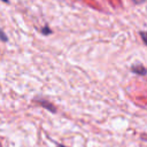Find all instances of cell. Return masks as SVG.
I'll list each match as a JSON object with an SVG mask.
<instances>
[{
    "label": "cell",
    "instance_id": "6da1fadb",
    "mask_svg": "<svg viewBox=\"0 0 147 147\" xmlns=\"http://www.w3.org/2000/svg\"><path fill=\"white\" fill-rule=\"evenodd\" d=\"M131 71L133 72V74H137V75H146L147 74V69L145 68V67H142L141 64H137V65H133L132 68H131Z\"/></svg>",
    "mask_w": 147,
    "mask_h": 147
},
{
    "label": "cell",
    "instance_id": "7a4b0ae2",
    "mask_svg": "<svg viewBox=\"0 0 147 147\" xmlns=\"http://www.w3.org/2000/svg\"><path fill=\"white\" fill-rule=\"evenodd\" d=\"M37 102H38V103H40L41 106L46 107V108H47L48 110H51V111H53V113H55V110H56V109H55V107H54V106H53L52 103H48V102H47L46 100H38Z\"/></svg>",
    "mask_w": 147,
    "mask_h": 147
},
{
    "label": "cell",
    "instance_id": "3957f363",
    "mask_svg": "<svg viewBox=\"0 0 147 147\" xmlns=\"http://www.w3.org/2000/svg\"><path fill=\"white\" fill-rule=\"evenodd\" d=\"M0 40L1 41H7L8 40V38H7V36H6V33L0 29Z\"/></svg>",
    "mask_w": 147,
    "mask_h": 147
},
{
    "label": "cell",
    "instance_id": "277c9868",
    "mask_svg": "<svg viewBox=\"0 0 147 147\" xmlns=\"http://www.w3.org/2000/svg\"><path fill=\"white\" fill-rule=\"evenodd\" d=\"M140 36H141V39H142V41L147 45V32H145V31H141L140 32Z\"/></svg>",
    "mask_w": 147,
    "mask_h": 147
},
{
    "label": "cell",
    "instance_id": "5b68a950",
    "mask_svg": "<svg viewBox=\"0 0 147 147\" xmlns=\"http://www.w3.org/2000/svg\"><path fill=\"white\" fill-rule=\"evenodd\" d=\"M41 32H42L44 34H49V33H52V30H51L48 26H45V28L41 29Z\"/></svg>",
    "mask_w": 147,
    "mask_h": 147
},
{
    "label": "cell",
    "instance_id": "8992f818",
    "mask_svg": "<svg viewBox=\"0 0 147 147\" xmlns=\"http://www.w3.org/2000/svg\"><path fill=\"white\" fill-rule=\"evenodd\" d=\"M132 1H133L136 5H141V3H142V2H145L146 0H132Z\"/></svg>",
    "mask_w": 147,
    "mask_h": 147
},
{
    "label": "cell",
    "instance_id": "52a82bcc",
    "mask_svg": "<svg viewBox=\"0 0 147 147\" xmlns=\"http://www.w3.org/2000/svg\"><path fill=\"white\" fill-rule=\"evenodd\" d=\"M59 147H65V146H63V145H60V146H59Z\"/></svg>",
    "mask_w": 147,
    "mask_h": 147
},
{
    "label": "cell",
    "instance_id": "ba28073f",
    "mask_svg": "<svg viewBox=\"0 0 147 147\" xmlns=\"http://www.w3.org/2000/svg\"><path fill=\"white\" fill-rule=\"evenodd\" d=\"M2 1H5V2H8V0H2Z\"/></svg>",
    "mask_w": 147,
    "mask_h": 147
}]
</instances>
